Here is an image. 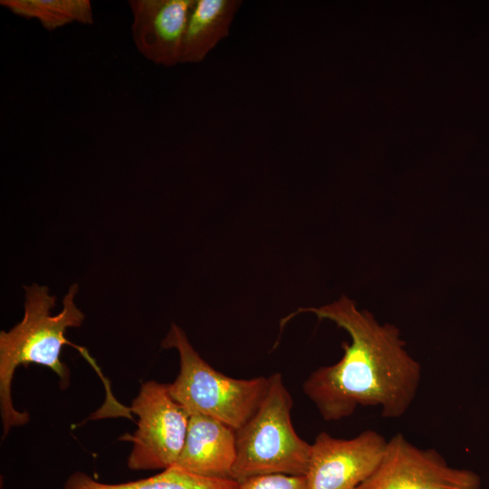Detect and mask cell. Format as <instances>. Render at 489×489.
<instances>
[{
    "mask_svg": "<svg viewBox=\"0 0 489 489\" xmlns=\"http://www.w3.org/2000/svg\"><path fill=\"white\" fill-rule=\"evenodd\" d=\"M0 5L16 16L38 21L50 32L72 23H94L89 0H1Z\"/></svg>",
    "mask_w": 489,
    "mask_h": 489,
    "instance_id": "12",
    "label": "cell"
},
{
    "mask_svg": "<svg viewBox=\"0 0 489 489\" xmlns=\"http://www.w3.org/2000/svg\"><path fill=\"white\" fill-rule=\"evenodd\" d=\"M129 411L138 417L127 460L130 470H164L173 466L183 448L189 414L170 395L168 384L144 382L132 400Z\"/></svg>",
    "mask_w": 489,
    "mask_h": 489,
    "instance_id": "5",
    "label": "cell"
},
{
    "mask_svg": "<svg viewBox=\"0 0 489 489\" xmlns=\"http://www.w3.org/2000/svg\"><path fill=\"white\" fill-rule=\"evenodd\" d=\"M234 479L211 478L197 475L176 466L137 481L106 484L87 474L76 471L64 483L62 489H237Z\"/></svg>",
    "mask_w": 489,
    "mask_h": 489,
    "instance_id": "11",
    "label": "cell"
},
{
    "mask_svg": "<svg viewBox=\"0 0 489 489\" xmlns=\"http://www.w3.org/2000/svg\"><path fill=\"white\" fill-rule=\"evenodd\" d=\"M388 440L374 430L350 439L320 433L312 444L307 489H357L377 469Z\"/></svg>",
    "mask_w": 489,
    "mask_h": 489,
    "instance_id": "7",
    "label": "cell"
},
{
    "mask_svg": "<svg viewBox=\"0 0 489 489\" xmlns=\"http://www.w3.org/2000/svg\"><path fill=\"white\" fill-rule=\"evenodd\" d=\"M237 489H307L305 476L263 475L238 482Z\"/></svg>",
    "mask_w": 489,
    "mask_h": 489,
    "instance_id": "13",
    "label": "cell"
},
{
    "mask_svg": "<svg viewBox=\"0 0 489 489\" xmlns=\"http://www.w3.org/2000/svg\"><path fill=\"white\" fill-rule=\"evenodd\" d=\"M240 0H196L182 43L180 63H198L229 35Z\"/></svg>",
    "mask_w": 489,
    "mask_h": 489,
    "instance_id": "10",
    "label": "cell"
},
{
    "mask_svg": "<svg viewBox=\"0 0 489 489\" xmlns=\"http://www.w3.org/2000/svg\"><path fill=\"white\" fill-rule=\"evenodd\" d=\"M357 489H481L474 471L450 466L435 449L411 444L400 433L388 440L381 462Z\"/></svg>",
    "mask_w": 489,
    "mask_h": 489,
    "instance_id": "6",
    "label": "cell"
},
{
    "mask_svg": "<svg viewBox=\"0 0 489 489\" xmlns=\"http://www.w3.org/2000/svg\"><path fill=\"white\" fill-rule=\"evenodd\" d=\"M196 0H129L131 36L139 53L155 64L180 63L185 30Z\"/></svg>",
    "mask_w": 489,
    "mask_h": 489,
    "instance_id": "8",
    "label": "cell"
},
{
    "mask_svg": "<svg viewBox=\"0 0 489 489\" xmlns=\"http://www.w3.org/2000/svg\"><path fill=\"white\" fill-rule=\"evenodd\" d=\"M265 398L255 413L235 430L236 456L231 478L283 474L305 476L312 444L295 432L292 398L280 373L271 375Z\"/></svg>",
    "mask_w": 489,
    "mask_h": 489,
    "instance_id": "3",
    "label": "cell"
},
{
    "mask_svg": "<svg viewBox=\"0 0 489 489\" xmlns=\"http://www.w3.org/2000/svg\"><path fill=\"white\" fill-rule=\"evenodd\" d=\"M24 312L20 322L9 331L0 332V409L3 437L14 427L26 424L30 417L14 408L11 387L16 368L36 363L51 369L59 378L60 387L70 385V369L61 361L63 345L71 344L65 338L68 328L80 327L85 318L76 306L74 298L79 286L74 283L62 300V310L51 314L56 297L49 288L32 283L24 286Z\"/></svg>",
    "mask_w": 489,
    "mask_h": 489,
    "instance_id": "2",
    "label": "cell"
},
{
    "mask_svg": "<svg viewBox=\"0 0 489 489\" xmlns=\"http://www.w3.org/2000/svg\"><path fill=\"white\" fill-rule=\"evenodd\" d=\"M162 347L176 349L179 354V372L168 384V390L189 415L203 414L237 430L255 413L266 396L269 378L239 379L216 370L174 323L162 340Z\"/></svg>",
    "mask_w": 489,
    "mask_h": 489,
    "instance_id": "4",
    "label": "cell"
},
{
    "mask_svg": "<svg viewBox=\"0 0 489 489\" xmlns=\"http://www.w3.org/2000/svg\"><path fill=\"white\" fill-rule=\"evenodd\" d=\"M302 312L332 321L348 332L343 356L312 371L302 385L326 421L350 417L359 407H377L382 417L398 418L412 405L421 380V366L405 349L399 330L380 324L353 301L341 296L318 308H300L281 321V328Z\"/></svg>",
    "mask_w": 489,
    "mask_h": 489,
    "instance_id": "1",
    "label": "cell"
},
{
    "mask_svg": "<svg viewBox=\"0 0 489 489\" xmlns=\"http://www.w3.org/2000/svg\"><path fill=\"white\" fill-rule=\"evenodd\" d=\"M235 456V430L196 413L189 415L185 443L173 466L205 477L232 479Z\"/></svg>",
    "mask_w": 489,
    "mask_h": 489,
    "instance_id": "9",
    "label": "cell"
}]
</instances>
